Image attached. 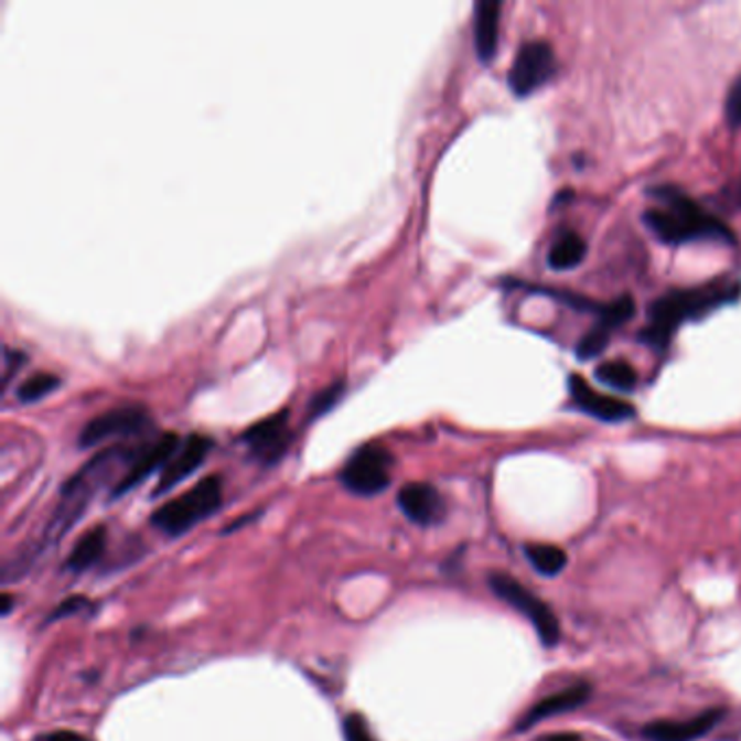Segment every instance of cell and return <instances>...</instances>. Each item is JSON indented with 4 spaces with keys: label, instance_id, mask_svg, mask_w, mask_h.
<instances>
[{
    "label": "cell",
    "instance_id": "obj_1",
    "mask_svg": "<svg viewBox=\"0 0 741 741\" xmlns=\"http://www.w3.org/2000/svg\"><path fill=\"white\" fill-rule=\"evenodd\" d=\"M740 298V281L729 279H716L707 286L667 292L648 307V324L640 331V342L653 351H666L685 322L700 320L720 307L738 302Z\"/></svg>",
    "mask_w": 741,
    "mask_h": 741
},
{
    "label": "cell",
    "instance_id": "obj_2",
    "mask_svg": "<svg viewBox=\"0 0 741 741\" xmlns=\"http://www.w3.org/2000/svg\"><path fill=\"white\" fill-rule=\"evenodd\" d=\"M648 194L657 201V207H651L644 214V224L664 244L678 246L689 241H735V235L722 221L705 212L683 190L674 185H662L653 187Z\"/></svg>",
    "mask_w": 741,
    "mask_h": 741
},
{
    "label": "cell",
    "instance_id": "obj_3",
    "mask_svg": "<svg viewBox=\"0 0 741 741\" xmlns=\"http://www.w3.org/2000/svg\"><path fill=\"white\" fill-rule=\"evenodd\" d=\"M138 450L129 445H111L96 457H92L75 476L64 485L62 498L53 512V518L49 522L42 539V550L46 546H55L73 526L83 516L96 492L118 472V470H129L133 463ZM125 476V474H122Z\"/></svg>",
    "mask_w": 741,
    "mask_h": 741
},
{
    "label": "cell",
    "instance_id": "obj_4",
    "mask_svg": "<svg viewBox=\"0 0 741 741\" xmlns=\"http://www.w3.org/2000/svg\"><path fill=\"white\" fill-rule=\"evenodd\" d=\"M223 505V481L221 476H207L198 481L192 490L181 494L179 498L165 503L152 514V524L170 535L179 537L194 528L198 522L210 518Z\"/></svg>",
    "mask_w": 741,
    "mask_h": 741
},
{
    "label": "cell",
    "instance_id": "obj_5",
    "mask_svg": "<svg viewBox=\"0 0 741 741\" xmlns=\"http://www.w3.org/2000/svg\"><path fill=\"white\" fill-rule=\"evenodd\" d=\"M487 586L503 602H507L512 609H516L519 615H524L533 624L544 648L559 646L561 624L550 604H546L537 593L530 592L528 588L519 583L518 579L505 572H492L487 577Z\"/></svg>",
    "mask_w": 741,
    "mask_h": 741
},
{
    "label": "cell",
    "instance_id": "obj_6",
    "mask_svg": "<svg viewBox=\"0 0 741 741\" xmlns=\"http://www.w3.org/2000/svg\"><path fill=\"white\" fill-rule=\"evenodd\" d=\"M394 457L387 448L368 444L359 448L344 465L340 481L357 496H376L385 492L391 483Z\"/></svg>",
    "mask_w": 741,
    "mask_h": 741
},
{
    "label": "cell",
    "instance_id": "obj_7",
    "mask_svg": "<svg viewBox=\"0 0 741 741\" xmlns=\"http://www.w3.org/2000/svg\"><path fill=\"white\" fill-rule=\"evenodd\" d=\"M557 75V57L548 42H526L516 55V62L509 71V89L518 96L526 98L541 89L546 83Z\"/></svg>",
    "mask_w": 741,
    "mask_h": 741
},
{
    "label": "cell",
    "instance_id": "obj_8",
    "mask_svg": "<svg viewBox=\"0 0 741 741\" xmlns=\"http://www.w3.org/2000/svg\"><path fill=\"white\" fill-rule=\"evenodd\" d=\"M149 427L150 416L144 407H138V405L116 407V409H109L96 416L83 427L78 436V445L92 448L111 438H136V436H142Z\"/></svg>",
    "mask_w": 741,
    "mask_h": 741
},
{
    "label": "cell",
    "instance_id": "obj_9",
    "mask_svg": "<svg viewBox=\"0 0 741 741\" xmlns=\"http://www.w3.org/2000/svg\"><path fill=\"white\" fill-rule=\"evenodd\" d=\"M593 696V685L590 680H579L557 694H550L541 700H537L533 707H528L522 716H519L518 724H516V733H524L530 731L533 727L555 718V716H563V713H572L583 709Z\"/></svg>",
    "mask_w": 741,
    "mask_h": 741
},
{
    "label": "cell",
    "instance_id": "obj_10",
    "mask_svg": "<svg viewBox=\"0 0 741 741\" xmlns=\"http://www.w3.org/2000/svg\"><path fill=\"white\" fill-rule=\"evenodd\" d=\"M181 444L183 442L179 440L176 433H161L157 440L140 445L133 463L129 465L125 476H120V481L116 483V487L111 492V498H120L122 494L131 492L142 481H147L152 472H157L159 468H165L168 461L174 457V452L179 450Z\"/></svg>",
    "mask_w": 741,
    "mask_h": 741
},
{
    "label": "cell",
    "instance_id": "obj_11",
    "mask_svg": "<svg viewBox=\"0 0 741 741\" xmlns=\"http://www.w3.org/2000/svg\"><path fill=\"white\" fill-rule=\"evenodd\" d=\"M288 411L275 414L257 425H253L244 436V444L248 445L250 454L266 463V465H275L288 450L290 445V420H288Z\"/></svg>",
    "mask_w": 741,
    "mask_h": 741
},
{
    "label": "cell",
    "instance_id": "obj_12",
    "mask_svg": "<svg viewBox=\"0 0 741 741\" xmlns=\"http://www.w3.org/2000/svg\"><path fill=\"white\" fill-rule=\"evenodd\" d=\"M568 387H570V398L577 405V409H581L583 414L592 416L595 420L618 425V422H629L637 416L633 405L593 389L592 385L579 374L570 376Z\"/></svg>",
    "mask_w": 741,
    "mask_h": 741
},
{
    "label": "cell",
    "instance_id": "obj_13",
    "mask_svg": "<svg viewBox=\"0 0 741 741\" xmlns=\"http://www.w3.org/2000/svg\"><path fill=\"white\" fill-rule=\"evenodd\" d=\"M727 711L720 707L707 709L689 720H657L642 729L646 741H698L709 735L722 720Z\"/></svg>",
    "mask_w": 741,
    "mask_h": 741
},
{
    "label": "cell",
    "instance_id": "obj_14",
    "mask_svg": "<svg viewBox=\"0 0 741 741\" xmlns=\"http://www.w3.org/2000/svg\"><path fill=\"white\" fill-rule=\"evenodd\" d=\"M212 445L214 442L205 436H190L183 444L179 445V450L168 461V465L161 470V476H159V483L152 496H163L165 492L176 487L181 481H185L190 474H194L205 463Z\"/></svg>",
    "mask_w": 741,
    "mask_h": 741
},
{
    "label": "cell",
    "instance_id": "obj_15",
    "mask_svg": "<svg viewBox=\"0 0 741 741\" xmlns=\"http://www.w3.org/2000/svg\"><path fill=\"white\" fill-rule=\"evenodd\" d=\"M398 507L420 526H436L445 518L444 496L429 483H407L398 492Z\"/></svg>",
    "mask_w": 741,
    "mask_h": 741
},
{
    "label": "cell",
    "instance_id": "obj_16",
    "mask_svg": "<svg viewBox=\"0 0 741 741\" xmlns=\"http://www.w3.org/2000/svg\"><path fill=\"white\" fill-rule=\"evenodd\" d=\"M501 13L503 4L498 0H479L474 4V49L483 64H490L498 51L501 37Z\"/></svg>",
    "mask_w": 741,
    "mask_h": 741
},
{
    "label": "cell",
    "instance_id": "obj_17",
    "mask_svg": "<svg viewBox=\"0 0 741 741\" xmlns=\"http://www.w3.org/2000/svg\"><path fill=\"white\" fill-rule=\"evenodd\" d=\"M588 255V244L586 239L574 233V230H568L563 233L548 250V266L555 270V272H566V270H572L577 266L583 264Z\"/></svg>",
    "mask_w": 741,
    "mask_h": 741
},
{
    "label": "cell",
    "instance_id": "obj_18",
    "mask_svg": "<svg viewBox=\"0 0 741 741\" xmlns=\"http://www.w3.org/2000/svg\"><path fill=\"white\" fill-rule=\"evenodd\" d=\"M107 546V530L103 526L92 528L89 533H85L78 541H76L73 555L66 561V568L71 572H85L89 570L105 552Z\"/></svg>",
    "mask_w": 741,
    "mask_h": 741
},
{
    "label": "cell",
    "instance_id": "obj_19",
    "mask_svg": "<svg viewBox=\"0 0 741 741\" xmlns=\"http://www.w3.org/2000/svg\"><path fill=\"white\" fill-rule=\"evenodd\" d=\"M524 555L533 570L548 579L559 577L568 566V552L552 544H526Z\"/></svg>",
    "mask_w": 741,
    "mask_h": 741
},
{
    "label": "cell",
    "instance_id": "obj_20",
    "mask_svg": "<svg viewBox=\"0 0 741 741\" xmlns=\"http://www.w3.org/2000/svg\"><path fill=\"white\" fill-rule=\"evenodd\" d=\"M595 378L618 391H633L637 387V372L624 359L600 364L595 368Z\"/></svg>",
    "mask_w": 741,
    "mask_h": 741
},
{
    "label": "cell",
    "instance_id": "obj_21",
    "mask_svg": "<svg viewBox=\"0 0 741 741\" xmlns=\"http://www.w3.org/2000/svg\"><path fill=\"white\" fill-rule=\"evenodd\" d=\"M62 385L60 376L51 374V372H37L33 376H29L15 391L18 400L20 402H35V400H42L44 396L53 394L57 387Z\"/></svg>",
    "mask_w": 741,
    "mask_h": 741
},
{
    "label": "cell",
    "instance_id": "obj_22",
    "mask_svg": "<svg viewBox=\"0 0 741 741\" xmlns=\"http://www.w3.org/2000/svg\"><path fill=\"white\" fill-rule=\"evenodd\" d=\"M344 394H346V383H344V380H335V383L326 385L322 391H318V394L311 398L307 418H309V420H318L320 416L329 414V411L342 400Z\"/></svg>",
    "mask_w": 741,
    "mask_h": 741
},
{
    "label": "cell",
    "instance_id": "obj_23",
    "mask_svg": "<svg viewBox=\"0 0 741 741\" xmlns=\"http://www.w3.org/2000/svg\"><path fill=\"white\" fill-rule=\"evenodd\" d=\"M611 333H613V331H609L606 326H602V324L595 322L592 329H590V333L583 335L581 342L577 344V357H579L581 362L595 359V357L606 348V344H609V340H611Z\"/></svg>",
    "mask_w": 741,
    "mask_h": 741
},
{
    "label": "cell",
    "instance_id": "obj_24",
    "mask_svg": "<svg viewBox=\"0 0 741 741\" xmlns=\"http://www.w3.org/2000/svg\"><path fill=\"white\" fill-rule=\"evenodd\" d=\"M716 205L724 212H741V176L733 179L718 192Z\"/></svg>",
    "mask_w": 741,
    "mask_h": 741
},
{
    "label": "cell",
    "instance_id": "obj_25",
    "mask_svg": "<svg viewBox=\"0 0 741 741\" xmlns=\"http://www.w3.org/2000/svg\"><path fill=\"white\" fill-rule=\"evenodd\" d=\"M727 122L731 129H741V76H738L727 96Z\"/></svg>",
    "mask_w": 741,
    "mask_h": 741
},
{
    "label": "cell",
    "instance_id": "obj_26",
    "mask_svg": "<svg viewBox=\"0 0 741 741\" xmlns=\"http://www.w3.org/2000/svg\"><path fill=\"white\" fill-rule=\"evenodd\" d=\"M344 738L346 741H374L368 722L359 713H351L344 720Z\"/></svg>",
    "mask_w": 741,
    "mask_h": 741
},
{
    "label": "cell",
    "instance_id": "obj_27",
    "mask_svg": "<svg viewBox=\"0 0 741 741\" xmlns=\"http://www.w3.org/2000/svg\"><path fill=\"white\" fill-rule=\"evenodd\" d=\"M26 362V355L20 353V351H11V348H4V372H2V385L7 387L13 378L15 372L22 370Z\"/></svg>",
    "mask_w": 741,
    "mask_h": 741
},
{
    "label": "cell",
    "instance_id": "obj_28",
    "mask_svg": "<svg viewBox=\"0 0 741 741\" xmlns=\"http://www.w3.org/2000/svg\"><path fill=\"white\" fill-rule=\"evenodd\" d=\"M89 604L87 598L83 595H73V598H66L53 613H51V622L53 620H62V618H68V615H75L76 611L85 609Z\"/></svg>",
    "mask_w": 741,
    "mask_h": 741
},
{
    "label": "cell",
    "instance_id": "obj_29",
    "mask_svg": "<svg viewBox=\"0 0 741 741\" xmlns=\"http://www.w3.org/2000/svg\"><path fill=\"white\" fill-rule=\"evenodd\" d=\"M35 741H87L83 735H78L75 731H53V733H44Z\"/></svg>",
    "mask_w": 741,
    "mask_h": 741
},
{
    "label": "cell",
    "instance_id": "obj_30",
    "mask_svg": "<svg viewBox=\"0 0 741 741\" xmlns=\"http://www.w3.org/2000/svg\"><path fill=\"white\" fill-rule=\"evenodd\" d=\"M539 741H583V738L579 733H550Z\"/></svg>",
    "mask_w": 741,
    "mask_h": 741
},
{
    "label": "cell",
    "instance_id": "obj_31",
    "mask_svg": "<svg viewBox=\"0 0 741 741\" xmlns=\"http://www.w3.org/2000/svg\"><path fill=\"white\" fill-rule=\"evenodd\" d=\"M9 611H11V595L2 593V615H9Z\"/></svg>",
    "mask_w": 741,
    "mask_h": 741
}]
</instances>
